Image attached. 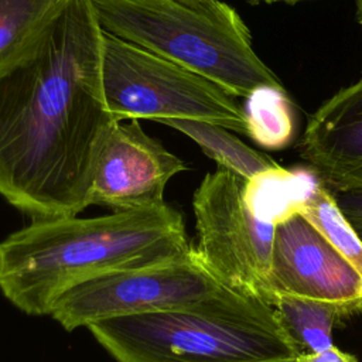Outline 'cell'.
<instances>
[{
  "label": "cell",
  "instance_id": "1",
  "mask_svg": "<svg viewBox=\"0 0 362 362\" xmlns=\"http://www.w3.org/2000/svg\"><path fill=\"white\" fill-rule=\"evenodd\" d=\"M117 120L102 88V28L90 0H68L0 66V197L31 221L89 206L93 171Z\"/></svg>",
  "mask_w": 362,
  "mask_h": 362
},
{
  "label": "cell",
  "instance_id": "2",
  "mask_svg": "<svg viewBox=\"0 0 362 362\" xmlns=\"http://www.w3.org/2000/svg\"><path fill=\"white\" fill-rule=\"evenodd\" d=\"M181 214L161 206L96 218L31 221L0 242V291L30 315H51L69 290L191 249Z\"/></svg>",
  "mask_w": 362,
  "mask_h": 362
},
{
  "label": "cell",
  "instance_id": "3",
  "mask_svg": "<svg viewBox=\"0 0 362 362\" xmlns=\"http://www.w3.org/2000/svg\"><path fill=\"white\" fill-rule=\"evenodd\" d=\"M88 329L117 362H293L300 354L273 305L229 287L182 308Z\"/></svg>",
  "mask_w": 362,
  "mask_h": 362
},
{
  "label": "cell",
  "instance_id": "4",
  "mask_svg": "<svg viewBox=\"0 0 362 362\" xmlns=\"http://www.w3.org/2000/svg\"><path fill=\"white\" fill-rule=\"evenodd\" d=\"M100 28L212 81L233 98L286 90L238 11L221 0H90Z\"/></svg>",
  "mask_w": 362,
  "mask_h": 362
},
{
  "label": "cell",
  "instance_id": "5",
  "mask_svg": "<svg viewBox=\"0 0 362 362\" xmlns=\"http://www.w3.org/2000/svg\"><path fill=\"white\" fill-rule=\"evenodd\" d=\"M102 88L117 120H201L247 136L243 107L205 76L102 30Z\"/></svg>",
  "mask_w": 362,
  "mask_h": 362
},
{
  "label": "cell",
  "instance_id": "6",
  "mask_svg": "<svg viewBox=\"0 0 362 362\" xmlns=\"http://www.w3.org/2000/svg\"><path fill=\"white\" fill-rule=\"evenodd\" d=\"M245 181L221 167L202 178L192 199L195 249L223 286L272 305L269 272L277 225L253 212Z\"/></svg>",
  "mask_w": 362,
  "mask_h": 362
},
{
  "label": "cell",
  "instance_id": "7",
  "mask_svg": "<svg viewBox=\"0 0 362 362\" xmlns=\"http://www.w3.org/2000/svg\"><path fill=\"white\" fill-rule=\"evenodd\" d=\"M225 287L191 246L173 260L81 284L57 301L49 317L74 331L105 320L182 308L211 298Z\"/></svg>",
  "mask_w": 362,
  "mask_h": 362
},
{
  "label": "cell",
  "instance_id": "8",
  "mask_svg": "<svg viewBox=\"0 0 362 362\" xmlns=\"http://www.w3.org/2000/svg\"><path fill=\"white\" fill-rule=\"evenodd\" d=\"M185 170V163L148 136L139 120L116 122L96 161L89 205L112 211L161 206L168 181Z\"/></svg>",
  "mask_w": 362,
  "mask_h": 362
},
{
  "label": "cell",
  "instance_id": "9",
  "mask_svg": "<svg viewBox=\"0 0 362 362\" xmlns=\"http://www.w3.org/2000/svg\"><path fill=\"white\" fill-rule=\"evenodd\" d=\"M269 287L272 301L277 293L329 301L362 298V276L297 212L276 226Z\"/></svg>",
  "mask_w": 362,
  "mask_h": 362
},
{
  "label": "cell",
  "instance_id": "10",
  "mask_svg": "<svg viewBox=\"0 0 362 362\" xmlns=\"http://www.w3.org/2000/svg\"><path fill=\"white\" fill-rule=\"evenodd\" d=\"M297 148L332 194L362 192V78L310 115Z\"/></svg>",
  "mask_w": 362,
  "mask_h": 362
},
{
  "label": "cell",
  "instance_id": "11",
  "mask_svg": "<svg viewBox=\"0 0 362 362\" xmlns=\"http://www.w3.org/2000/svg\"><path fill=\"white\" fill-rule=\"evenodd\" d=\"M272 305L300 352H321L332 346L334 327L362 313V298L329 301L277 293Z\"/></svg>",
  "mask_w": 362,
  "mask_h": 362
},
{
  "label": "cell",
  "instance_id": "12",
  "mask_svg": "<svg viewBox=\"0 0 362 362\" xmlns=\"http://www.w3.org/2000/svg\"><path fill=\"white\" fill-rule=\"evenodd\" d=\"M163 124L187 134L208 157L216 161L218 167L229 170L243 180L280 167L272 157L249 147L222 126L187 119L164 120Z\"/></svg>",
  "mask_w": 362,
  "mask_h": 362
},
{
  "label": "cell",
  "instance_id": "13",
  "mask_svg": "<svg viewBox=\"0 0 362 362\" xmlns=\"http://www.w3.org/2000/svg\"><path fill=\"white\" fill-rule=\"evenodd\" d=\"M297 214L307 219L362 276V239L339 208L335 195L321 181L298 205Z\"/></svg>",
  "mask_w": 362,
  "mask_h": 362
},
{
  "label": "cell",
  "instance_id": "14",
  "mask_svg": "<svg viewBox=\"0 0 362 362\" xmlns=\"http://www.w3.org/2000/svg\"><path fill=\"white\" fill-rule=\"evenodd\" d=\"M245 116L247 137L264 148L279 150L290 144L294 136V116L287 90L256 89L246 98Z\"/></svg>",
  "mask_w": 362,
  "mask_h": 362
},
{
  "label": "cell",
  "instance_id": "15",
  "mask_svg": "<svg viewBox=\"0 0 362 362\" xmlns=\"http://www.w3.org/2000/svg\"><path fill=\"white\" fill-rule=\"evenodd\" d=\"M68 0H0V66L18 55Z\"/></svg>",
  "mask_w": 362,
  "mask_h": 362
},
{
  "label": "cell",
  "instance_id": "16",
  "mask_svg": "<svg viewBox=\"0 0 362 362\" xmlns=\"http://www.w3.org/2000/svg\"><path fill=\"white\" fill-rule=\"evenodd\" d=\"M337 202L362 239V192L334 194Z\"/></svg>",
  "mask_w": 362,
  "mask_h": 362
},
{
  "label": "cell",
  "instance_id": "17",
  "mask_svg": "<svg viewBox=\"0 0 362 362\" xmlns=\"http://www.w3.org/2000/svg\"><path fill=\"white\" fill-rule=\"evenodd\" d=\"M293 362H359L358 358L345 352L335 345L321 351V352H300Z\"/></svg>",
  "mask_w": 362,
  "mask_h": 362
},
{
  "label": "cell",
  "instance_id": "18",
  "mask_svg": "<svg viewBox=\"0 0 362 362\" xmlns=\"http://www.w3.org/2000/svg\"><path fill=\"white\" fill-rule=\"evenodd\" d=\"M355 16L356 21L362 25V0H355Z\"/></svg>",
  "mask_w": 362,
  "mask_h": 362
},
{
  "label": "cell",
  "instance_id": "19",
  "mask_svg": "<svg viewBox=\"0 0 362 362\" xmlns=\"http://www.w3.org/2000/svg\"><path fill=\"white\" fill-rule=\"evenodd\" d=\"M250 3H298L305 0H249Z\"/></svg>",
  "mask_w": 362,
  "mask_h": 362
},
{
  "label": "cell",
  "instance_id": "20",
  "mask_svg": "<svg viewBox=\"0 0 362 362\" xmlns=\"http://www.w3.org/2000/svg\"><path fill=\"white\" fill-rule=\"evenodd\" d=\"M359 78H362V71H361V76Z\"/></svg>",
  "mask_w": 362,
  "mask_h": 362
}]
</instances>
